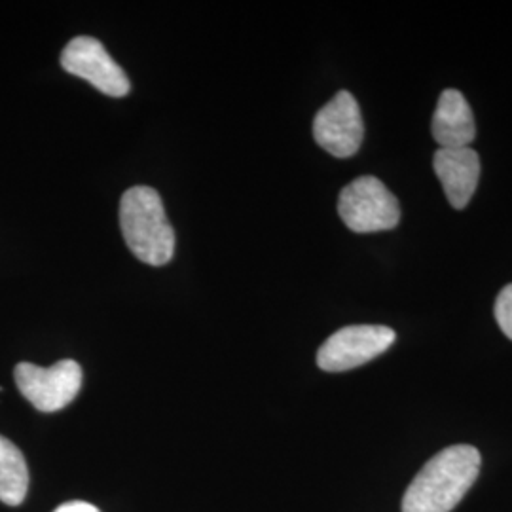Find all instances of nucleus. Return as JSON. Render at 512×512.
Segmentation results:
<instances>
[{
	"mask_svg": "<svg viewBox=\"0 0 512 512\" xmlns=\"http://www.w3.org/2000/svg\"><path fill=\"white\" fill-rule=\"evenodd\" d=\"M313 137L317 145L334 158H351L359 152L365 126L357 99L349 92H338L315 114Z\"/></svg>",
	"mask_w": 512,
	"mask_h": 512,
	"instance_id": "obj_6",
	"label": "nucleus"
},
{
	"mask_svg": "<svg viewBox=\"0 0 512 512\" xmlns=\"http://www.w3.org/2000/svg\"><path fill=\"white\" fill-rule=\"evenodd\" d=\"M431 131L440 148H467L475 141V116L463 93L458 90L440 93Z\"/></svg>",
	"mask_w": 512,
	"mask_h": 512,
	"instance_id": "obj_9",
	"label": "nucleus"
},
{
	"mask_svg": "<svg viewBox=\"0 0 512 512\" xmlns=\"http://www.w3.org/2000/svg\"><path fill=\"white\" fill-rule=\"evenodd\" d=\"M61 67L110 97H124L131 92L128 74L97 38H73L61 54Z\"/></svg>",
	"mask_w": 512,
	"mask_h": 512,
	"instance_id": "obj_7",
	"label": "nucleus"
},
{
	"mask_svg": "<svg viewBox=\"0 0 512 512\" xmlns=\"http://www.w3.org/2000/svg\"><path fill=\"white\" fill-rule=\"evenodd\" d=\"M29 490V469L21 450L0 435V501L18 507Z\"/></svg>",
	"mask_w": 512,
	"mask_h": 512,
	"instance_id": "obj_10",
	"label": "nucleus"
},
{
	"mask_svg": "<svg viewBox=\"0 0 512 512\" xmlns=\"http://www.w3.org/2000/svg\"><path fill=\"white\" fill-rule=\"evenodd\" d=\"M495 319L497 325L512 340V283L507 285L495 300Z\"/></svg>",
	"mask_w": 512,
	"mask_h": 512,
	"instance_id": "obj_11",
	"label": "nucleus"
},
{
	"mask_svg": "<svg viewBox=\"0 0 512 512\" xmlns=\"http://www.w3.org/2000/svg\"><path fill=\"white\" fill-rule=\"evenodd\" d=\"M54 512H101L95 505L88 501H69L63 503L61 507H57Z\"/></svg>",
	"mask_w": 512,
	"mask_h": 512,
	"instance_id": "obj_12",
	"label": "nucleus"
},
{
	"mask_svg": "<svg viewBox=\"0 0 512 512\" xmlns=\"http://www.w3.org/2000/svg\"><path fill=\"white\" fill-rule=\"evenodd\" d=\"M480 452L458 444L429 459L403 497V512H450L475 484L480 473Z\"/></svg>",
	"mask_w": 512,
	"mask_h": 512,
	"instance_id": "obj_1",
	"label": "nucleus"
},
{
	"mask_svg": "<svg viewBox=\"0 0 512 512\" xmlns=\"http://www.w3.org/2000/svg\"><path fill=\"white\" fill-rule=\"evenodd\" d=\"M120 226L129 251L148 266H165L175 255V230L154 188L126 190L120 202Z\"/></svg>",
	"mask_w": 512,
	"mask_h": 512,
	"instance_id": "obj_2",
	"label": "nucleus"
},
{
	"mask_svg": "<svg viewBox=\"0 0 512 512\" xmlns=\"http://www.w3.org/2000/svg\"><path fill=\"white\" fill-rule=\"evenodd\" d=\"M340 219L351 232L372 234L391 230L401 220L397 198L376 177H359L349 183L338 200Z\"/></svg>",
	"mask_w": 512,
	"mask_h": 512,
	"instance_id": "obj_3",
	"label": "nucleus"
},
{
	"mask_svg": "<svg viewBox=\"0 0 512 512\" xmlns=\"http://www.w3.org/2000/svg\"><path fill=\"white\" fill-rule=\"evenodd\" d=\"M395 330L382 325H351L334 332L317 351V365L325 372H346L366 365L393 346Z\"/></svg>",
	"mask_w": 512,
	"mask_h": 512,
	"instance_id": "obj_5",
	"label": "nucleus"
},
{
	"mask_svg": "<svg viewBox=\"0 0 512 512\" xmlns=\"http://www.w3.org/2000/svg\"><path fill=\"white\" fill-rule=\"evenodd\" d=\"M433 167L454 209H465L475 194L480 179V158L467 148H439L433 156Z\"/></svg>",
	"mask_w": 512,
	"mask_h": 512,
	"instance_id": "obj_8",
	"label": "nucleus"
},
{
	"mask_svg": "<svg viewBox=\"0 0 512 512\" xmlns=\"http://www.w3.org/2000/svg\"><path fill=\"white\" fill-rule=\"evenodd\" d=\"M19 393L40 412L52 414L73 403L82 387V368L73 359H63L54 366L19 363L14 370Z\"/></svg>",
	"mask_w": 512,
	"mask_h": 512,
	"instance_id": "obj_4",
	"label": "nucleus"
}]
</instances>
